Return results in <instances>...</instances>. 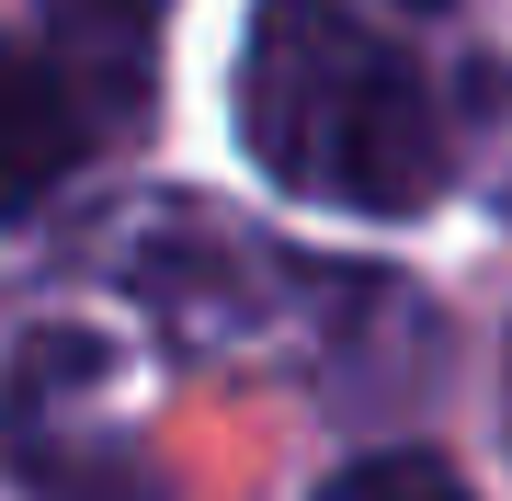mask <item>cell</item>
I'll list each match as a JSON object with an SVG mask.
<instances>
[{"label": "cell", "instance_id": "obj_3", "mask_svg": "<svg viewBox=\"0 0 512 501\" xmlns=\"http://www.w3.org/2000/svg\"><path fill=\"white\" fill-rule=\"evenodd\" d=\"M319 501H467V479L444 456H365V467H342Z\"/></svg>", "mask_w": 512, "mask_h": 501}, {"label": "cell", "instance_id": "obj_4", "mask_svg": "<svg viewBox=\"0 0 512 501\" xmlns=\"http://www.w3.org/2000/svg\"><path fill=\"white\" fill-rule=\"evenodd\" d=\"M57 12H69V23H92V35H126V23H148L160 0H57Z\"/></svg>", "mask_w": 512, "mask_h": 501}, {"label": "cell", "instance_id": "obj_5", "mask_svg": "<svg viewBox=\"0 0 512 501\" xmlns=\"http://www.w3.org/2000/svg\"><path fill=\"white\" fill-rule=\"evenodd\" d=\"M421 12H433V0H421Z\"/></svg>", "mask_w": 512, "mask_h": 501}, {"label": "cell", "instance_id": "obj_2", "mask_svg": "<svg viewBox=\"0 0 512 501\" xmlns=\"http://www.w3.org/2000/svg\"><path fill=\"white\" fill-rule=\"evenodd\" d=\"M80 149H92V137H80V103L57 92L23 46H0V217L46 205L57 183H69Z\"/></svg>", "mask_w": 512, "mask_h": 501}, {"label": "cell", "instance_id": "obj_1", "mask_svg": "<svg viewBox=\"0 0 512 501\" xmlns=\"http://www.w3.org/2000/svg\"><path fill=\"white\" fill-rule=\"evenodd\" d=\"M239 149L342 217H410L444 194V103L342 0H262L239 46Z\"/></svg>", "mask_w": 512, "mask_h": 501}]
</instances>
